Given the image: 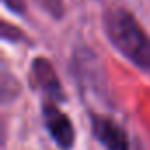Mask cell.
<instances>
[{
	"mask_svg": "<svg viewBox=\"0 0 150 150\" xmlns=\"http://www.w3.org/2000/svg\"><path fill=\"white\" fill-rule=\"evenodd\" d=\"M110 42L136 67L150 71V37L125 9H111L104 18Z\"/></svg>",
	"mask_w": 150,
	"mask_h": 150,
	"instance_id": "6da1fadb",
	"label": "cell"
},
{
	"mask_svg": "<svg viewBox=\"0 0 150 150\" xmlns=\"http://www.w3.org/2000/svg\"><path fill=\"white\" fill-rule=\"evenodd\" d=\"M42 117H44V125L50 131L51 138L64 150H69L74 143V127H72L69 117L64 111H60L55 104H50V103L44 104Z\"/></svg>",
	"mask_w": 150,
	"mask_h": 150,
	"instance_id": "7a4b0ae2",
	"label": "cell"
},
{
	"mask_svg": "<svg viewBox=\"0 0 150 150\" xmlns=\"http://www.w3.org/2000/svg\"><path fill=\"white\" fill-rule=\"evenodd\" d=\"M92 131L96 139L106 150H129L127 134L115 120L106 117H92Z\"/></svg>",
	"mask_w": 150,
	"mask_h": 150,
	"instance_id": "3957f363",
	"label": "cell"
},
{
	"mask_svg": "<svg viewBox=\"0 0 150 150\" xmlns=\"http://www.w3.org/2000/svg\"><path fill=\"white\" fill-rule=\"evenodd\" d=\"M32 74H34V80L37 81V85L48 96H51L53 99H64L58 76H57L53 65L46 58H35L34 60V64H32Z\"/></svg>",
	"mask_w": 150,
	"mask_h": 150,
	"instance_id": "277c9868",
	"label": "cell"
},
{
	"mask_svg": "<svg viewBox=\"0 0 150 150\" xmlns=\"http://www.w3.org/2000/svg\"><path fill=\"white\" fill-rule=\"evenodd\" d=\"M4 4L14 13H23V0H4Z\"/></svg>",
	"mask_w": 150,
	"mask_h": 150,
	"instance_id": "5b68a950",
	"label": "cell"
}]
</instances>
